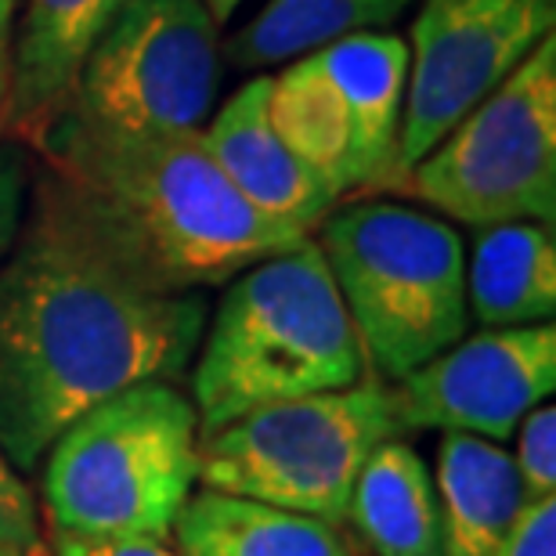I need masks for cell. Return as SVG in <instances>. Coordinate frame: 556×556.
Here are the masks:
<instances>
[{
  "instance_id": "obj_1",
  "label": "cell",
  "mask_w": 556,
  "mask_h": 556,
  "mask_svg": "<svg viewBox=\"0 0 556 556\" xmlns=\"http://www.w3.org/2000/svg\"><path fill=\"white\" fill-rule=\"evenodd\" d=\"M206 329V300L127 282L37 214L0 264V452L33 470L105 397L177 380Z\"/></svg>"
},
{
  "instance_id": "obj_2",
  "label": "cell",
  "mask_w": 556,
  "mask_h": 556,
  "mask_svg": "<svg viewBox=\"0 0 556 556\" xmlns=\"http://www.w3.org/2000/svg\"><path fill=\"white\" fill-rule=\"evenodd\" d=\"M29 141L43 160L33 214L152 293L231 282L304 242L236 192L203 130L119 135L54 113Z\"/></svg>"
},
{
  "instance_id": "obj_3",
  "label": "cell",
  "mask_w": 556,
  "mask_h": 556,
  "mask_svg": "<svg viewBox=\"0 0 556 556\" xmlns=\"http://www.w3.org/2000/svg\"><path fill=\"white\" fill-rule=\"evenodd\" d=\"M192 369L199 438L231 419L365 380V351L318 242H296L231 278Z\"/></svg>"
},
{
  "instance_id": "obj_4",
  "label": "cell",
  "mask_w": 556,
  "mask_h": 556,
  "mask_svg": "<svg viewBox=\"0 0 556 556\" xmlns=\"http://www.w3.org/2000/svg\"><path fill=\"white\" fill-rule=\"evenodd\" d=\"M51 535L170 539L199 488V416L170 380L127 387L70 422L40 459Z\"/></svg>"
},
{
  "instance_id": "obj_5",
  "label": "cell",
  "mask_w": 556,
  "mask_h": 556,
  "mask_svg": "<svg viewBox=\"0 0 556 556\" xmlns=\"http://www.w3.org/2000/svg\"><path fill=\"white\" fill-rule=\"evenodd\" d=\"M318 250L372 376L397 383L466 332V253L448 220L358 199L321 220Z\"/></svg>"
},
{
  "instance_id": "obj_6",
  "label": "cell",
  "mask_w": 556,
  "mask_h": 556,
  "mask_svg": "<svg viewBox=\"0 0 556 556\" xmlns=\"http://www.w3.org/2000/svg\"><path fill=\"white\" fill-rule=\"evenodd\" d=\"M394 438H408L394 387L365 376L343 391L253 408L199 438V484L340 525L362 466Z\"/></svg>"
},
{
  "instance_id": "obj_7",
  "label": "cell",
  "mask_w": 556,
  "mask_h": 556,
  "mask_svg": "<svg viewBox=\"0 0 556 556\" xmlns=\"http://www.w3.org/2000/svg\"><path fill=\"white\" fill-rule=\"evenodd\" d=\"M419 203L470 228L556 217V37L549 33L484 102L408 166Z\"/></svg>"
},
{
  "instance_id": "obj_8",
  "label": "cell",
  "mask_w": 556,
  "mask_h": 556,
  "mask_svg": "<svg viewBox=\"0 0 556 556\" xmlns=\"http://www.w3.org/2000/svg\"><path fill=\"white\" fill-rule=\"evenodd\" d=\"M217 84V18L203 0H127L84 54L59 113L119 135H185L203 127Z\"/></svg>"
},
{
  "instance_id": "obj_9",
  "label": "cell",
  "mask_w": 556,
  "mask_h": 556,
  "mask_svg": "<svg viewBox=\"0 0 556 556\" xmlns=\"http://www.w3.org/2000/svg\"><path fill=\"white\" fill-rule=\"evenodd\" d=\"M553 18L556 0H422L397 138L402 177L549 37Z\"/></svg>"
},
{
  "instance_id": "obj_10",
  "label": "cell",
  "mask_w": 556,
  "mask_h": 556,
  "mask_svg": "<svg viewBox=\"0 0 556 556\" xmlns=\"http://www.w3.org/2000/svg\"><path fill=\"white\" fill-rule=\"evenodd\" d=\"M391 387L408 433L441 430L506 441L556 391V326L481 329Z\"/></svg>"
},
{
  "instance_id": "obj_11",
  "label": "cell",
  "mask_w": 556,
  "mask_h": 556,
  "mask_svg": "<svg viewBox=\"0 0 556 556\" xmlns=\"http://www.w3.org/2000/svg\"><path fill=\"white\" fill-rule=\"evenodd\" d=\"M203 144L250 206L296 236L307 239L337 206L340 195L275 135L268 119V76H257L228 98L203 130Z\"/></svg>"
},
{
  "instance_id": "obj_12",
  "label": "cell",
  "mask_w": 556,
  "mask_h": 556,
  "mask_svg": "<svg viewBox=\"0 0 556 556\" xmlns=\"http://www.w3.org/2000/svg\"><path fill=\"white\" fill-rule=\"evenodd\" d=\"M348 105L358 188L397 185L408 43L394 33H351L315 51Z\"/></svg>"
},
{
  "instance_id": "obj_13",
  "label": "cell",
  "mask_w": 556,
  "mask_h": 556,
  "mask_svg": "<svg viewBox=\"0 0 556 556\" xmlns=\"http://www.w3.org/2000/svg\"><path fill=\"white\" fill-rule=\"evenodd\" d=\"M127 0H26L15 22L8 130L37 135L70 98L84 54Z\"/></svg>"
},
{
  "instance_id": "obj_14",
  "label": "cell",
  "mask_w": 556,
  "mask_h": 556,
  "mask_svg": "<svg viewBox=\"0 0 556 556\" xmlns=\"http://www.w3.org/2000/svg\"><path fill=\"white\" fill-rule=\"evenodd\" d=\"M430 473L441 509V556H492L528 506L514 455L488 438L441 433Z\"/></svg>"
},
{
  "instance_id": "obj_15",
  "label": "cell",
  "mask_w": 556,
  "mask_h": 556,
  "mask_svg": "<svg viewBox=\"0 0 556 556\" xmlns=\"http://www.w3.org/2000/svg\"><path fill=\"white\" fill-rule=\"evenodd\" d=\"M170 539L177 556H358L329 520L214 488L188 495Z\"/></svg>"
},
{
  "instance_id": "obj_16",
  "label": "cell",
  "mask_w": 556,
  "mask_h": 556,
  "mask_svg": "<svg viewBox=\"0 0 556 556\" xmlns=\"http://www.w3.org/2000/svg\"><path fill=\"white\" fill-rule=\"evenodd\" d=\"M556 311L553 225L509 220L481 228L466 264V315L481 329L539 326Z\"/></svg>"
},
{
  "instance_id": "obj_17",
  "label": "cell",
  "mask_w": 556,
  "mask_h": 556,
  "mask_svg": "<svg viewBox=\"0 0 556 556\" xmlns=\"http://www.w3.org/2000/svg\"><path fill=\"white\" fill-rule=\"evenodd\" d=\"M376 556H441L433 473L405 438L383 441L354 481L348 517Z\"/></svg>"
},
{
  "instance_id": "obj_18",
  "label": "cell",
  "mask_w": 556,
  "mask_h": 556,
  "mask_svg": "<svg viewBox=\"0 0 556 556\" xmlns=\"http://www.w3.org/2000/svg\"><path fill=\"white\" fill-rule=\"evenodd\" d=\"M268 119L282 144L337 195L358 188L348 105L315 51L268 76Z\"/></svg>"
},
{
  "instance_id": "obj_19",
  "label": "cell",
  "mask_w": 556,
  "mask_h": 556,
  "mask_svg": "<svg viewBox=\"0 0 556 556\" xmlns=\"http://www.w3.org/2000/svg\"><path fill=\"white\" fill-rule=\"evenodd\" d=\"M413 0H268L231 40V62L242 70L286 65L351 33H376L397 22Z\"/></svg>"
},
{
  "instance_id": "obj_20",
  "label": "cell",
  "mask_w": 556,
  "mask_h": 556,
  "mask_svg": "<svg viewBox=\"0 0 556 556\" xmlns=\"http://www.w3.org/2000/svg\"><path fill=\"white\" fill-rule=\"evenodd\" d=\"M517 433V477L528 503L556 495V408L539 405L520 419Z\"/></svg>"
},
{
  "instance_id": "obj_21",
  "label": "cell",
  "mask_w": 556,
  "mask_h": 556,
  "mask_svg": "<svg viewBox=\"0 0 556 556\" xmlns=\"http://www.w3.org/2000/svg\"><path fill=\"white\" fill-rule=\"evenodd\" d=\"M0 546L43 556L48 539H43L40 506L22 481V473L0 452Z\"/></svg>"
},
{
  "instance_id": "obj_22",
  "label": "cell",
  "mask_w": 556,
  "mask_h": 556,
  "mask_svg": "<svg viewBox=\"0 0 556 556\" xmlns=\"http://www.w3.org/2000/svg\"><path fill=\"white\" fill-rule=\"evenodd\" d=\"M29 155L18 141H0V264L15 247L29 206Z\"/></svg>"
},
{
  "instance_id": "obj_23",
  "label": "cell",
  "mask_w": 556,
  "mask_h": 556,
  "mask_svg": "<svg viewBox=\"0 0 556 556\" xmlns=\"http://www.w3.org/2000/svg\"><path fill=\"white\" fill-rule=\"evenodd\" d=\"M492 556H556V495L528 503Z\"/></svg>"
},
{
  "instance_id": "obj_24",
  "label": "cell",
  "mask_w": 556,
  "mask_h": 556,
  "mask_svg": "<svg viewBox=\"0 0 556 556\" xmlns=\"http://www.w3.org/2000/svg\"><path fill=\"white\" fill-rule=\"evenodd\" d=\"M48 553L54 556H177L163 539H76V535H51Z\"/></svg>"
},
{
  "instance_id": "obj_25",
  "label": "cell",
  "mask_w": 556,
  "mask_h": 556,
  "mask_svg": "<svg viewBox=\"0 0 556 556\" xmlns=\"http://www.w3.org/2000/svg\"><path fill=\"white\" fill-rule=\"evenodd\" d=\"M15 22H18V0H0V127H4L8 102H11V70H15Z\"/></svg>"
},
{
  "instance_id": "obj_26",
  "label": "cell",
  "mask_w": 556,
  "mask_h": 556,
  "mask_svg": "<svg viewBox=\"0 0 556 556\" xmlns=\"http://www.w3.org/2000/svg\"><path fill=\"white\" fill-rule=\"evenodd\" d=\"M203 4L210 8V15L217 18V26H225V22H228V18H231V15H236V11H239V4H242V0H203Z\"/></svg>"
},
{
  "instance_id": "obj_27",
  "label": "cell",
  "mask_w": 556,
  "mask_h": 556,
  "mask_svg": "<svg viewBox=\"0 0 556 556\" xmlns=\"http://www.w3.org/2000/svg\"><path fill=\"white\" fill-rule=\"evenodd\" d=\"M0 556H33V553H22V549H11V546H0Z\"/></svg>"
}]
</instances>
